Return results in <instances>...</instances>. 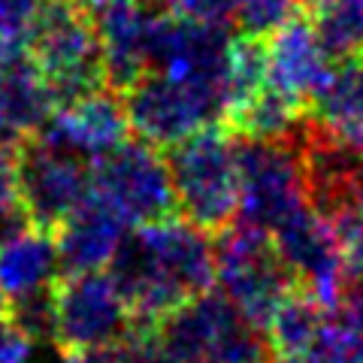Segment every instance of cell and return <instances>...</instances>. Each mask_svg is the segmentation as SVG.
<instances>
[{
    "label": "cell",
    "instance_id": "6da1fadb",
    "mask_svg": "<svg viewBox=\"0 0 363 363\" xmlns=\"http://www.w3.org/2000/svg\"><path fill=\"white\" fill-rule=\"evenodd\" d=\"M182 215L130 227L109 276L124 294L136 333H155L185 303L215 288V242Z\"/></svg>",
    "mask_w": 363,
    "mask_h": 363
},
{
    "label": "cell",
    "instance_id": "7a4b0ae2",
    "mask_svg": "<svg viewBox=\"0 0 363 363\" xmlns=\"http://www.w3.org/2000/svg\"><path fill=\"white\" fill-rule=\"evenodd\" d=\"M169 179L182 218L206 233L227 230L242 212V164L240 140L224 121L167 152Z\"/></svg>",
    "mask_w": 363,
    "mask_h": 363
},
{
    "label": "cell",
    "instance_id": "3957f363",
    "mask_svg": "<svg viewBox=\"0 0 363 363\" xmlns=\"http://www.w3.org/2000/svg\"><path fill=\"white\" fill-rule=\"evenodd\" d=\"M215 288L267 330L300 281L269 230L236 218L227 230L215 233Z\"/></svg>",
    "mask_w": 363,
    "mask_h": 363
},
{
    "label": "cell",
    "instance_id": "277c9868",
    "mask_svg": "<svg viewBox=\"0 0 363 363\" xmlns=\"http://www.w3.org/2000/svg\"><path fill=\"white\" fill-rule=\"evenodd\" d=\"M25 52L52 88L58 106L109 88L104 49L82 0H45Z\"/></svg>",
    "mask_w": 363,
    "mask_h": 363
},
{
    "label": "cell",
    "instance_id": "5b68a950",
    "mask_svg": "<svg viewBox=\"0 0 363 363\" xmlns=\"http://www.w3.org/2000/svg\"><path fill=\"white\" fill-rule=\"evenodd\" d=\"M155 339L179 363H272L267 330L218 288L176 309L155 330Z\"/></svg>",
    "mask_w": 363,
    "mask_h": 363
},
{
    "label": "cell",
    "instance_id": "8992f818",
    "mask_svg": "<svg viewBox=\"0 0 363 363\" xmlns=\"http://www.w3.org/2000/svg\"><path fill=\"white\" fill-rule=\"evenodd\" d=\"M121 100L130 130L164 152L209 124L224 121L227 112L218 88L167 76L161 70H145L128 91H121Z\"/></svg>",
    "mask_w": 363,
    "mask_h": 363
},
{
    "label": "cell",
    "instance_id": "52a82bcc",
    "mask_svg": "<svg viewBox=\"0 0 363 363\" xmlns=\"http://www.w3.org/2000/svg\"><path fill=\"white\" fill-rule=\"evenodd\" d=\"M91 194L116 209L130 227L176 212L167 152L145 140H124L91 161Z\"/></svg>",
    "mask_w": 363,
    "mask_h": 363
},
{
    "label": "cell",
    "instance_id": "ba28073f",
    "mask_svg": "<svg viewBox=\"0 0 363 363\" xmlns=\"http://www.w3.org/2000/svg\"><path fill=\"white\" fill-rule=\"evenodd\" d=\"M136 336V321L109 272H79L55 285V345L94 354Z\"/></svg>",
    "mask_w": 363,
    "mask_h": 363
},
{
    "label": "cell",
    "instance_id": "9c48e42d",
    "mask_svg": "<svg viewBox=\"0 0 363 363\" xmlns=\"http://www.w3.org/2000/svg\"><path fill=\"white\" fill-rule=\"evenodd\" d=\"M297 140L300 136L294 140H240L242 221L276 233L294 215L309 209Z\"/></svg>",
    "mask_w": 363,
    "mask_h": 363
},
{
    "label": "cell",
    "instance_id": "30bf717a",
    "mask_svg": "<svg viewBox=\"0 0 363 363\" xmlns=\"http://www.w3.org/2000/svg\"><path fill=\"white\" fill-rule=\"evenodd\" d=\"M16 173L30 224L52 233L91 194V161L43 133L28 136L16 149Z\"/></svg>",
    "mask_w": 363,
    "mask_h": 363
},
{
    "label": "cell",
    "instance_id": "8fae6325",
    "mask_svg": "<svg viewBox=\"0 0 363 363\" xmlns=\"http://www.w3.org/2000/svg\"><path fill=\"white\" fill-rule=\"evenodd\" d=\"M104 49L106 82L112 91H128L149 70L152 37L164 9L155 0H82Z\"/></svg>",
    "mask_w": 363,
    "mask_h": 363
},
{
    "label": "cell",
    "instance_id": "7c38bea8",
    "mask_svg": "<svg viewBox=\"0 0 363 363\" xmlns=\"http://www.w3.org/2000/svg\"><path fill=\"white\" fill-rule=\"evenodd\" d=\"M272 240H276L281 257L288 260V267L294 269L300 288L318 297L327 309H336L348 285V272L330 227L321 215L312 206L303 209L300 215L281 224L272 233Z\"/></svg>",
    "mask_w": 363,
    "mask_h": 363
},
{
    "label": "cell",
    "instance_id": "4fadbf2b",
    "mask_svg": "<svg viewBox=\"0 0 363 363\" xmlns=\"http://www.w3.org/2000/svg\"><path fill=\"white\" fill-rule=\"evenodd\" d=\"M267 58L269 85L306 109H312L336 73L333 58L324 49L315 25L300 16L267 40Z\"/></svg>",
    "mask_w": 363,
    "mask_h": 363
},
{
    "label": "cell",
    "instance_id": "5bb4252c",
    "mask_svg": "<svg viewBox=\"0 0 363 363\" xmlns=\"http://www.w3.org/2000/svg\"><path fill=\"white\" fill-rule=\"evenodd\" d=\"M37 133L88 157V161H97L100 155H106L109 149H116L128 140L130 121L118 91L100 88L88 97L58 106Z\"/></svg>",
    "mask_w": 363,
    "mask_h": 363
},
{
    "label": "cell",
    "instance_id": "9a60e30c",
    "mask_svg": "<svg viewBox=\"0 0 363 363\" xmlns=\"http://www.w3.org/2000/svg\"><path fill=\"white\" fill-rule=\"evenodd\" d=\"M128 233L130 224L116 209H109L104 200L88 194L82 206H76L55 227V242H58L64 276L106 269L112 257L118 255Z\"/></svg>",
    "mask_w": 363,
    "mask_h": 363
},
{
    "label": "cell",
    "instance_id": "2e32d148",
    "mask_svg": "<svg viewBox=\"0 0 363 363\" xmlns=\"http://www.w3.org/2000/svg\"><path fill=\"white\" fill-rule=\"evenodd\" d=\"M58 109L52 88L25 49L0 64V152H16Z\"/></svg>",
    "mask_w": 363,
    "mask_h": 363
},
{
    "label": "cell",
    "instance_id": "e0dca14e",
    "mask_svg": "<svg viewBox=\"0 0 363 363\" xmlns=\"http://www.w3.org/2000/svg\"><path fill=\"white\" fill-rule=\"evenodd\" d=\"M64 279L58 242L52 230L25 227L0 242V288L6 300L49 291Z\"/></svg>",
    "mask_w": 363,
    "mask_h": 363
},
{
    "label": "cell",
    "instance_id": "ac0fdd59",
    "mask_svg": "<svg viewBox=\"0 0 363 363\" xmlns=\"http://www.w3.org/2000/svg\"><path fill=\"white\" fill-rule=\"evenodd\" d=\"M312 118L336 143L363 157V55L339 64L330 85L312 104Z\"/></svg>",
    "mask_w": 363,
    "mask_h": 363
},
{
    "label": "cell",
    "instance_id": "d6986e66",
    "mask_svg": "<svg viewBox=\"0 0 363 363\" xmlns=\"http://www.w3.org/2000/svg\"><path fill=\"white\" fill-rule=\"evenodd\" d=\"M309 112L312 109L300 106L297 100H291L281 91L267 85L242 109H236L230 118H224V124L240 140H294L306 128Z\"/></svg>",
    "mask_w": 363,
    "mask_h": 363
},
{
    "label": "cell",
    "instance_id": "ffe728a7",
    "mask_svg": "<svg viewBox=\"0 0 363 363\" xmlns=\"http://www.w3.org/2000/svg\"><path fill=\"white\" fill-rule=\"evenodd\" d=\"M330 318H333V309H327L309 291L297 288L276 309L267 327L272 357H285V354H297L303 348H312L327 333Z\"/></svg>",
    "mask_w": 363,
    "mask_h": 363
},
{
    "label": "cell",
    "instance_id": "44dd1931",
    "mask_svg": "<svg viewBox=\"0 0 363 363\" xmlns=\"http://www.w3.org/2000/svg\"><path fill=\"white\" fill-rule=\"evenodd\" d=\"M269 85V58H267V40L236 33L230 37L227 49V73H224V100L230 118L236 109H242L248 100L257 97Z\"/></svg>",
    "mask_w": 363,
    "mask_h": 363
},
{
    "label": "cell",
    "instance_id": "7402d4cb",
    "mask_svg": "<svg viewBox=\"0 0 363 363\" xmlns=\"http://www.w3.org/2000/svg\"><path fill=\"white\" fill-rule=\"evenodd\" d=\"M309 21L333 61L363 55V0H306Z\"/></svg>",
    "mask_w": 363,
    "mask_h": 363
},
{
    "label": "cell",
    "instance_id": "603a6c76",
    "mask_svg": "<svg viewBox=\"0 0 363 363\" xmlns=\"http://www.w3.org/2000/svg\"><path fill=\"white\" fill-rule=\"evenodd\" d=\"M333 240L339 245V255L345 260L348 281L363 279V185H357L351 194H345L336 206L324 215Z\"/></svg>",
    "mask_w": 363,
    "mask_h": 363
},
{
    "label": "cell",
    "instance_id": "cb8c5ba5",
    "mask_svg": "<svg viewBox=\"0 0 363 363\" xmlns=\"http://www.w3.org/2000/svg\"><path fill=\"white\" fill-rule=\"evenodd\" d=\"M303 0H233V25L245 37L269 40L300 16Z\"/></svg>",
    "mask_w": 363,
    "mask_h": 363
},
{
    "label": "cell",
    "instance_id": "d4e9b609",
    "mask_svg": "<svg viewBox=\"0 0 363 363\" xmlns=\"http://www.w3.org/2000/svg\"><path fill=\"white\" fill-rule=\"evenodd\" d=\"M33 345H55V288L6 300V312Z\"/></svg>",
    "mask_w": 363,
    "mask_h": 363
},
{
    "label": "cell",
    "instance_id": "484cf974",
    "mask_svg": "<svg viewBox=\"0 0 363 363\" xmlns=\"http://www.w3.org/2000/svg\"><path fill=\"white\" fill-rule=\"evenodd\" d=\"M30 227V218L21 206L18 173H16V152H0V242L13 233Z\"/></svg>",
    "mask_w": 363,
    "mask_h": 363
},
{
    "label": "cell",
    "instance_id": "4316f807",
    "mask_svg": "<svg viewBox=\"0 0 363 363\" xmlns=\"http://www.w3.org/2000/svg\"><path fill=\"white\" fill-rule=\"evenodd\" d=\"M45 0H0V40L9 49H25Z\"/></svg>",
    "mask_w": 363,
    "mask_h": 363
},
{
    "label": "cell",
    "instance_id": "83f0119b",
    "mask_svg": "<svg viewBox=\"0 0 363 363\" xmlns=\"http://www.w3.org/2000/svg\"><path fill=\"white\" fill-rule=\"evenodd\" d=\"M167 16L197 21V25L227 28L233 21V0H155Z\"/></svg>",
    "mask_w": 363,
    "mask_h": 363
},
{
    "label": "cell",
    "instance_id": "f1b7e54d",
    "mask_svg": "<svg viewBox=\"0 0 363 363\" xmlns=\"http://www.w3.org/2000/svg\"><path fill=\"white\" fill-rule=\"evenodd\" d=\"M33 348L37 345L6 315H0V363H33Z\"/></svg>",
    "mask_w": 363,
    "mask_h": 363
},
{
    "label": "cell",
    "instance_id": "f546056e",
    "mask_svg": "<svg viewBox=\"0 0 363 363\" xmlns=\"http://www.w3.org/2000/svg\"><path fill=\"white\" fill-rule=\"evenodd\" d=\"M272 363H339V351L333 339V318H330L327 333L312 348H303L297 354H285V357H272Z\"/></svg>",
    "mask_w": 363,
    "mask_h": 363
},
{
    "label": "cell",
    "instance_id": "4dcf8cb0",
    "mask_svg": "<svg viewBox=\"0 0 363 363\" xmlns=\"http://www.w3.org/2000/svg\"><path fill=\"white\" fill-rule=\"evenodd\" d=\"M40 363H88V354H73V351H64L55 345V351L49 357H43Z\"/></svg>",
    "mask_w": 363,
    "mask_h": 363
},
{
    "label": "cell",
    "instance_id": "1f68e13d",
    "mask_svg": "<svg viewBox=\"0 0 363 363\" xmlns=\"http://www.w3.org/2000/svg\"><path fill=\"white\" fill-rule=\"evenodd\" d=\"M9 52H13V49H9V45H6L4 40H0V64H4V61H6V55H9Z\"/></svg>",
    "mask_w": 363,
    "mask_h": 363
},
{
    "label": "cell",
    "instance_id": "d6a6232c",
    "mask_svg": "<svg viewBox=\"0 0 363 363\" xmlns=\"http://www.w3.org/2000/svg\"><path fill=\"white\" fill-rule=\"evenodd\" d=\"M6 312V294H4V288H0V315Z\"/></svg>",
    "mask_w": 363,
    "mask_h": 363
}]
</instances>
